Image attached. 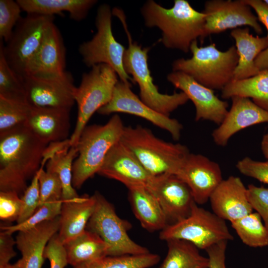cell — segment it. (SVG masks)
I'll return each mask as SVG.
<instances>
[{
    "instance_id": "1",
    "label": "cell",
    "mask_w": 268,
    "mask_h": 268,
    "mask_svg": "<svg viewBox=\"0 0 268 268\" xmlns=\"http://www.w3.org/2000/svg\"><path fill=\"white\" fill-rule=\"evenodd\" d=\"M48 144L25 125L0 134V192L21 197L40 169Z\"/></svg>"
},
{
    "instance_id": "2",
    "label": "cell",
    "mask_w": 268,
    "mask_h": 268,
    "mask_svg": "<svg viewBox=\"0 0 268 268\" xmlns=\"http://www.w3.org/2000/svg\"><path fill=\"white\" fill-rule=\"evenodd\" d=\"M141 11L145 26L156 27L161 31L160 41L167 48L187 53L194 41L204 40L205 14L186 0H175L170 8L149 0Z\"/></svg>"
},
{
    "instance_id": "3",
    "label": "cell",
    "mask_w": 268,
    "mask_h": 268,
    "mask_svg": "<svg viewBox=\"0 0 268 268\" xmlns=\"http://www.w3.org/2000/svg\"><path fill=\"white\" fill-rule=\"evenodd\" d=\"M121 141L153 176L176 175L190 153L186 145L166 141L139 125L125 127Z\"/></svg>"
},
{
    "instance_id": "4",
    "label": "cell",
    "mask_w": 268,
    "mask_h": 268,
    "mask_svg": "<svg viewBox=\"0 0 268 268\" xmlns=\"http://www.w3.org/2000/svg\"><path fill=\"white\" fill-rule=\"evenodd\" d=\"M124 128L121 117L115 114L104 125H91L84 128L75 146L77 156L72 169L74 189H80L98 173L110 149L120 140Z\"/></svg>"
},
{
    "instance_id": "5",
    "label": "cell",
    "mask_w": 268,
    "mask_h": 268,
    "mask_svg": "<svg viewBox=\"0 0 268 268\" xmlns=\"http://www.w3.org/2000/svg\"><path fill=\"white\" fill-rule=\"evenodd\" d=\"M192 57L173 62V71H181L212 90H222L233 80L238 61L235 46L226 51L216 48L214 43L199 47L197 40L190 47Z\"/></svg>"
},
{
    "instance_id": "6",
    "label": "cell",
    "mask_w": 268,
    "mask_h": 268,
    "mask_svg": "<svg viewBox=\"0 0 268 268\" xmlns=\"http://www.w3.org/2000/svg\"><path fill=\"white\" fill-rule=\"evenodd\" d=\"M113 15L122 22L126 32L129 45L123 58L124 67L126 73L131 75L133 82L139 88L141 100L156 111L167 116L179 107L189 100L183 92L172 94L161 93L153 83L147 63L149 48H142L137 42H133L128 31L125 16L121 9L116 8Z\"/></svg>"
},
{
    "instance_id": "7",
    "label": "cell",
    "mask_w": 268,
    "mask_h": 268,
    "mask_svg": "<svg viewBox=\"0 0 268 268\" xmlns=\"http://www.w3.org/2000/svg\"><path fill=\"white\" fill-rule=\"evenodd\" d=\"M118 77L115 70L105 64L94 65L88 72L82 74L74 93L77 116L74 130L69 137L71 146H75L92 116L110 101Z\"/></svg>"
},
{
    "instance_id": "8",
    "label": "cell",
    "mask_w": 268,
    "mask_h": 268,
    "mask_svg": "<svg viewBox=\"0 0 268 268\" xmlns=\"http://www.w3.org/2000/svg\"><path fill=\"white\" fill-rule=\"evenodd\" d=\"M162 240L180 239L189 241L199 249L208 247L222 241L233 239L225 220L194 202L190 215L160 231Z\"/></svg>"
},
{
    "instance_id": "9",
    "label": "cell",
    "mask_w": 268,
    "mask_h": 268,
    "mask_svg": "<svg viewBox=\"0 0 268 268\" xmlns=\"http://www.w3.org/2000/svg\"><path fill=\"white\" fill-rule=\"evenodd\" d=\"M94 211L86 230L95 233L104 241L108 248L107 256L136 255L149 253L145 247L138 244L128 235L132 224L121 218L113 205L102 194L96 192Z\"/></svg>"
},
{
    "instance_id": "10",
    "label": "cell",
    "mask_w": 268,
    "mask_h": 268,
    "mask_svg": "<svg viewBox=\"0 0 268 268\" xmlns=\"http://www.w3.org/2000/svg\"><path fill=\"white\" fill-rule=\"evenodd\" d=\"M112 11L107 4L100 5L97 11L95 24L97 32L89 41L82 43L78 49L83 63L88 67L105 64L116 72L120 80L133 82L125 70L123 58L126 49L115 38L112 29Z\"/></svg>"
},
{
    "instance_id": "11",
    "label": "cell",
    "mask_w": 268,
    "mask_h": 268,
    "mask_svg": "<svg viewBox=\"0 0 268 268\" xmlns=\"http://www.w3.org/2000/svg\"><path fill=\"white\" fill-rule=\"evenodd\" d=\"M54 19V16L27 14L19 21L6 45L0 41V47L7 64L22 78Z\"/></svg>"
},
{
    "instance_id": "12",
    "label": "cell",
    "mask_w": 268,
    "mask_h": 268,
    "mask_svg": "<svg viewBox=\"0 0 268 268\" xmlns=\"http://www.w3.org/2000/svg\"><path fill=\"white\" fill-rule=\"evenodd\" d=\"M27 103L36 108L71 109L76 87L67 71L57 75H28L23 77Z\"/></svg>"
},
{
    "instance_id": "13",
    "label": "cell",
    "mask_w": 268,
    "mask_h": 268,
    "mask_svg": "<svg viewBox=\"0 0 268 268\" xmlns=\"http://www.w3.org/2000/svg\"><path fill=\"white\" fill-rule=\"evenodd\" d=\"M131 85V83L118 80L110 101L97 112L104 115L123 113L140 117L167 131L173 139L179 140L183 129L182 124L176 119L163 115L146 105L132 91Z\"/></svg>"
},
{
    "instance_id": "14",
    "label": "cell",
    "mask_w": 268,
    "mask_h": 268,
    "mask_svg": "<svg viewBox=\"0 0 268 268\" xmlns=\"http://www.w3.org/2000/svg\"><path fill=\"white\" fill-rule=\"evenodd\" d=\"M244 0H209L204 3L205 14L204 39L229 29L242 26L252 27L258 34L263 33L259 20Z\"/></svg>"
},
{
    "instance_id": "15",
    "label": "cell",
    "mask_w": 268,
    "mask_h": 268,
    "mask_svg": "<svg viewBox=\"0 0 268 268\" xmlns=\"http://www.w3.org/2000/svg\"><path fill=\"white\" fill-rule=\"evenodd\" d=\"M146 188L159 202L168 225L190 215L195 201L188 186L176 175L154 176Z\"/></svg>"
},
{
    "instance_id": "16",
    "label": "cell",
    "mask_w": 268,
    "mask_h": 268,
    "mask_svg": "<svg viewBox=\"0 0 268 268\" xmlns=\"http://www.w3.org/2000/svg\"><path fill=\"white\" fill-rule=\"evenodd\" d=\"M176 175L188 186L198 204L206 203L223 180L217 163L202 154L191 153Z\"/></svg>"
},
{
    "instance_id": "17",
    "label": "cell",
    "mask_w": 268,
    "mask_h": 268,
    "mask_svg": "<svg viewBox=\"0 0 268 268\" xmlns=\"http://www.w3.org/2000/svg\"><path fill=\"white\" fill-rule=\"evenodd\" d=\"M167 78L192 101L196 108V121L207 120L218 125L221 123L228 112V104L218 98L213 90L181 71H173Z\"/></svg>"
},
{
    "instance_id": "18",
    "label": "cell",
    "mask_w": 268,
    "mask_h": 268,
    "mask_svg": "<svg viewBox=\"0 0 268 268\" xmlns=\"http://www.w3.org/2000/svg\"><path fill=\"white\" fill-rule=\"evenodd\" d=\"M117 180L128 189L147 186L153 178L120 140L107 153L98 173Z\"/></svg>"
},
{
    "instance_id": "19",
    "label": "cell",
    "mask_w": 268,
    "mask_h": 268,
    "mask_svg": "<svg viewBox=\"0 0 268 268\" xmlns=\"http://www.w3.org/2000/svg\"><path fill=\"white\" fill-rule=\"evenodd\" d=\"M231 99L230 110L211 134L214 143L220 146H226L234 134L245 128L268 123V111L257 105L250 98L236 96Z\"/></svg>"
},
{
    "instance_id": "20",
    "label": "cell",
    "mask_w": 268,
    "mask_h": 268,
    "mask_svg": "<svg viewBox=\"0 0 268 268\" xmlns=\"http://www.w3.org/2000/svg\"><path fill=\"white\" fill-rule=\"evenodd\" d=\"M209 200L213 212L230 222L252 213L253 210L248 199L247 188L236 176L223 180Z\"/></svg>"
},
{
    "instance_id": "21",
    "label": "cell",
    "mask_w": 268,
    "mask_h": 268,
    "mask_svg": "<svg viewBox=\"0 0 268 268\" xmlns=\"http://www.w3.org/2000/svg\"><path fill=\"white\" fill-rule=\"evenodd\" d=\"M60 227L59 215L31 229L18 232L16 245L21 257L12 265L13 268H42L45 248L51 238L59 232Z\"/></svg>"
},
{
    "instance_id": "22",
    "label": "cell",
    "mask_w": 268,
    "mask_h": 268,
    "mask_svg": "<svg viewBox=\"0 0 268 268\" xmlns=\"http://www.w3.org/2000/svg\"><path fill=\"white\" fill-rule=\"evenodd\" d=\"M66 55L62 34L53 23L47 29L42 43L29 65L24 76H48L63 73L66 71Z\"/></svg>"
},
{
    "instance_id": "23",
    "label": "cell",
    "mask_w": 268,
    "mask_h": 268,
    "mask_svg": "<svg viewBox=\"0 0 268 268\" xmlns=\"http://www.w3.org/2000/svg\"><path fill=\"white\" fill-rule=\"evenodd\" d=\"M30 107L24 125L38 137L47 144L68 138L70 109Z\"/></svg>"
},
{
    "instance_id": "24",
    "label": "cell",
    "mask_w": 268,
    "mask_h": 268,
    "mask_svg": "<svg viewBox=\"0 0 268 268\" xmlns=\"http://www.w3.org/2000/svg\"><path fill=\"white\" fill-rule=\"evenodd\" d=\"M95 205L96 199L94 194L91 196L84 195L75 200L63 201L58 235L63 244L86 230Z\"/></svg>"
},
{
    "instance_id": "25",
    "label": "cell",
    "mask_w": 268,
    "mask_h": 268,
    "mask_svg": "<svg viewBox=\"0 0 268 268\" xmlns=\"http://www.w3.org/2000/svg\"><path fill=\"white\" fill-rule=\"evenodd\" d=\"M235 40L238 61L232 81L250 78L258 74L260 70L255 61L257 57L268 47L267 37L254 36L248 27L233 29L230 33Z\"/></svg>"
},
{
    "instance_id": "26",
    "label": "cell",
    "mask_w": 268,
    "mask_h": 268,
    "mask_svg": "<svg viewBox=\"0 0 268 268\" xmlns=\"http://www.w3.org/2000/svg\"><path fill=\"white\" fill-rule=\"evenodd\" d=\"M128 190L133 212L144 229L149 232L161 231L168 225L159 202L146 187H135Z\"/></svg>"
},
{
    "instance_id": "27",
    "label": "cell",
    "mask_w": 268,
    "mask_h": 268,
    "mask_svg": "<svg viewBox=\"0 0 268 268\" xmlns=\"http://www.w3.org/2000/svg\"><path fill=\"white\" fill-rule=\"evenodd\" d=\"M22 11L27 14L54 16L67 11L70 18L79 21L86 17L96 0H17Z\"/></svg>"
},
{
    "instance_id": "28",
    "label": "cell",
    "mask_w": 268,
    "mask_h": 268,
    "mask_svg": "<svg viewBox=\"0 0 268 268\" xmlns=\"http://www.w3.org/2000/svg\"><path fill=\"white\" fill-rule=\"evenodd\" d=\"M64 246L68 264L73 267L107 256L108 248L104 241L96 233L87 230Z\"/></svg>"
},
{
    "instance_id": "29",
    "label": "cell",
    "mask_w": 268,
    "mask_h": 268,
    "mask_svg": "<svg viewBox=\"0 0 268 268\" xmlns=\"http://www.w3.org/2000/svg\"><path fill=\"white\" fill-rule=\"evenodd\" d=\"M236 96L251 98L257 105L268 111V69L248 78L232 81L221 90L223 99Z\"/></svg>"
},
{
    "instance_id": "30",
    "label": "cell",
    "mask_w": 268,
    "mask_h": 268,
    "mask_svg": "<svg viewBox=\"0 0 268 268\" xmlns=\"http://www.w3.org/2000/svg\"><path fill=\"white\" fill-rule=\"evenodd\" d=\"M167 255L159 268H208L209 260L201 255L199 249L183 240L166 241Z\"/></svg>"
},
{
    "instance_id": "31",
    "label": "cell",
    "mask_w": 268,
    "mask_h": 268,
    "mask_svg": "<svg viewBox=\"0 0 268 268\" xmlns=\"http://www.w3.org/2000/svg\"><path fill=\"white\" fill-rule=\"evenodd\" d=\"M77 156V148L71 146L57 153L46 164V171L57 174L61 180L63 201L79 197L72 184V165Z\"/></svg>"
},
{
    "instance_id": "32",
    "label": "cell",
    "mask_w": 268,
    "mask_h": 268,
    "mask_svg": "<svg viewBox=\"0 0 268 268\" xmlns=\"http://www.w3.org/2000/svg\"><path fill=\"white\" fill-rule=\"evenodd\" d=\"M232 227L245 245L251 247L268 245V229L257 212L251 213L231 222Z\"/></svg>"
},
{
    "instance_id": "33",
    "label": "cell",
    "mask_w": 268,
    "mask_h": 268,
    "mask_svg": "<svg viewBox=\"0 0 268 268\" xmlns=\"http://www.w3.org/2000/svg\"><path fill=\"white\" fill-rule=\"evenodd\" d=\"M160 256L148 253L136 255L105 256L79 264L73 268H148L158 263Z\"/></svg>"
},
{
    "instance_id": "34",
    "label": "cell",
    "mask_w": 268,
    "mask_h": 268,
    "mask_svg": "<svg viewBox=\"0 0 268 268\" xmlns=\"http://www.w3.org/2000/svg\"><path fill=\"white\" fill-rule=\"evenodd\" d=\"M0 97L17 102L27 103L23 79L9 67L0 47Z\"/></svg>"
},
{
    "instance_id": "35",
    "label": "cell",
    "mask_w": 268,
    "mask_h": 268,
    "mask_svg": "<svg viewBox=\"0 0 268 268\" xmlns=\"http://www.w3.org/2000/svg\"><path fill=\"white\" fill-rule=\"evenodd\" d=\"M62 203V200H49L40 205L23 222L14 225L0 224V230L12 234L31 229L44 221L54 219L60 215Z\"/></svg>"
},
{
    "instance_id": "36",
    "label": "cell",
    "mask_w": 268,
    "mask_h": 268,
    "mask_svg": "<svg viewBox=\"0 0 268 268\" xmlns=\"http://www.w3.org/2000/svg\"><path fill=\"white\" fill-rule=\"evenodd\" d=\"M31 107L0 97V134L24 125Z\"/></svg>"
},
{
    "instance_id": "37",
    "label": "cell",
    "mask_w": 268,
    "mask_h": 268,
    "mask_svg": "<svg viewBox=\"0 0 268 268\" xmlns=\"http://www.w3.org/2000/svg\"><path fill=\"white\" fill-rule=\"evenodd\" d=\"M22 11L17 1L0 0V39L6 43L10 38L14 27L21 18Z\"/></svg>"
},
{
    "instance_id": "38",
    "label": "cell",
    "mask_w": 268,
    "mask_h": 268,
    "mask_svg": "<svg viewBox=\"0 0 268 268\" xmlns=\"http://www.w3.org/2000/svg\"><path fill=\"white\" fill-rule=\"evenodd\" d=\"M38 172L40 196L39 206L51 200H62L63 187L59 176L44 170L43 167H40Z\"/></svg>"
},
{
    "instance_id": "39",
    "label": "cell",
    "mask_w": 268,
    "mask_h": 268,
    "mask_svg": "<svg viewBox=\"0 0 268 268\" xmlns=\"http://www.w3.org/2000/svg\"><path fill=\"white\" fill-rule=\"evenodd\" d=\"M38 176V172H37L21 197L22 207L20 215L16 221L17 224L22 223L26 220L34 213L39 206L40 196Z\"/></svg>"
},
{
    "instance_id": "40",
    "label": "cell",
    "mask_w": 268,
    "mask_h": 268,
    "mask_svg": "<svg viewBox=\"0 0 268 268\" xmlns=\"http://www.w3.org/2000/svg\"><path fill=\"white\" fill-rule=\"evenodd\" d=\"M22 207L21 197L15 192H0V219L10 223L17 221Z\"/></svg>"
},
{
    "instance_id": "41",
    "label": "cell",
    "mask_w": 268,
    "mask_h": 268,
    "mask_svg": "<svg viewBox=\"0 0 268 268\" xmlns=\"http://www.w3.org/2000/svg\"><path fill=\"white\" fill-rule=\"evenodd\" d=\"M247 194L253 209L259 214L268 229V188L250 184L247 188Z\"/></svg>"
},
{
    "instance_id": "42",
    "label": "cell",
    "mask_w": 268,
    "mask_h": 268,
    "mask_svg": "<svg viewBox=\"0 0 268 268\" xmlns=\"http://www.w3.org/2000/svg\"><path fill=\"white\" fill-rule=\"evenodd\" d=\"M43 257L49 261L50 268H65L68 264L67 253L58 233L54 234L48 241Z\"/></svg>"
},
{
    "instance_id": "43",
    "label": "cell",
    "mask_w": 268,
    "mask_h": 268,
    "mask_svg": "<svg viewBox=\"0 0 268 268\" xmlns=\"http://www.w3.org/2000/svg\"><path fill=\"white\" fill-rule=\"evenodd\" d=\"M236 167L243 175L268 184V161H260L245 157L239 160Z\"/></svg>"
},
{
    "instance_id": "44",
    "label": "cell",
    "mask_w": 268,
    "mask_h": 268,
    "mask_svg": "<svg viewBox=\"0 0 268 268\" xmlns=\"http://www.w3.org/2000/svg\"><path fill=\"white\" fill-rule=\"evenodd\" d=\"M244 2L256 12L259 21L265 26L268 31V5L261 0H244ZM255 65L261 71L268 69V47L256 58Z\"/></svg>"
},
{
    "instance_id": "45",
    "label": "cell",
    "mask_w": 268,
    "mask_h": 268,
    "mask_svg": "<svg viewBox=\"0 0 268 268\" xmlns=\"http://www.w3.org/2000/svg\"><path fill=\"white\" fill-rule=\"evenodd\" d=\"M227 242H219L205 250L209 260L208 268H226L225 253Z\"/></svg>"
},
{
    "instance_id": "46",
    "label": "cell",
    "mask_w": 268,
    "mask_h": 268,
    "mask_svg": "<svg viewBox=\"0 0 268 268\" xmlns=\"http://www.w3.org/2000/svg\"><path fill=\"white\" fill-rule=\"evenodd\" d=\"M16 245L12 234L1 230L0 232V266L9 264L10 261L16 255L14 250Z\"/></svg>"
},
{
    "instance_id": "47",
    "label": "cell",
    "mask_w": 268,
    "mask_h": 268,
    "mask_svg": "<svg viewBox=\"0 0 268 268\" xmlns=\"http://www.w3.org/2000/svg\"><path fill=\"white\" fill-rule=\"evenodd\" d=\"M71 147L69 138L67 139L49 143L44 149L41 167H43L47 162L57 153Z\"/></svg>"
},
{
    "instance_id": "48",
    "label": "cell",
    "mask_w": 268,
    "mask_h": 268,
    "mask_svg": "<svg viewBox=\"0 0 268 268\" xmlns=\"http://www.w3.org/2000/svg\"><path fill=\"white\" fill-rule=\"evenodd\" d=\"M261 148L263 155L268 161V132L263 136Z\"/></svg>"
},
{
    "instance_id": "49",
    "label": "cell",
    "mask_w": 268,
    "mask_h": 268,
    "mask_svg": "<svg viewBox=\"0 0 268 268\" xmlns=\"http://www.w3.org/2000/svg\"><path fill=\"white\" fill-rule=\"evenodd\" d=\"M0 268H13V265L9 263L6 265L0 266Z\"/></svg>"
},
{
    "instance_id": "50",
    "label": "cell",
    "mask_w": 268,
    "mask_h": 268,
    "mask_svg": "<svg viewBox=\"0 0 268 268\" xmlns=\"http://www.w3.org/2000/svg\"><path fill=\"white\" fill-rule=\"evenodd\" d=\"M265 3H266L267 5H268V0H263Z\"/></svg>"
}]
</instances>
